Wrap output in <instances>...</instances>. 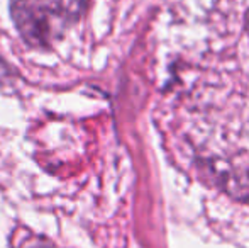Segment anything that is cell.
Listing matches in <instances>:
<instances>
[{
    "mask_svg": "<svg viewBox=\"0 0 249 248\" xmlns=\"http://www.w3.org/2000/svg\"><path fill=\"white\" fill-rule=\"evenodd\" d=\"M92 0H10V17L33 50H51L89 12Z\"/></svg>",
    "mask_w": 249,
    "mask_h": 248,
    "instance_id": "cell-1",
    "label": "cell"
},
{
    "mask_svg": "<svg viewBox=\"0 0 249 248\" xmlns=\"http://www.w3.org/2000/svg\"><path fill=\"white\" fill-rule=\"evenodd\" d=\"M31 248H51V247H48V245H34V247H31Z\"/></svg>",
    "mask_w": 249,
    "mask_h": 248,
    "instance_id": "cell-2",
    "label": "cell"
}]
</instances>
